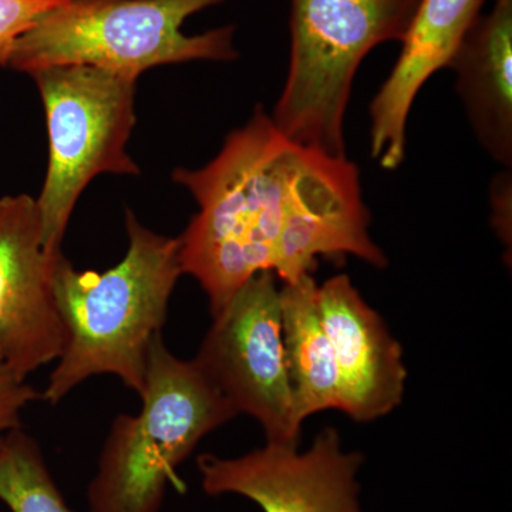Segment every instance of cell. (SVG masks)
Returning <instances> with one entry per match:
<instances>
[{"instance_id":"6da1fadb","label":"cell","mask_w":512,"mask_h":512,"mask_svg":"<svg viewBox=\"0 0 512 512\" xmlns=\"http://www.w3.org/2000/svg\"><path fill=\"white\" fill-rule=\"evenodd\" d=\"M299 150L258 107L210 164L174 170L200 205L180 237L181 268L200 282L212 316L252 276L274 272Z\"/></svg>"},{"instance_id":"7a4b0ae2","label":"cell","mask_w":512,"mask_h":512,"mask_svg":"<svg viewBox=\"0 0 512 512\" xmlns=\"http://www.w3.org/2000/svg\"><path fill=\"white\" fill-rule=\"evenodd\" d=\"M128 248L114 268L79 271L63 254L52 284L67 345L50 373L43 400L59 404L90 377H119L138 396L146 386L148 352L163 333L168 303L183 274L180 238L144 227L126 211Z\"/></svg>"},{"instance_id":"3957f363","label":"cell","mask_w":512,"mask_h":512,"mask_svg":"<svg viewBox=\"0 0 512 512\" xmlns=\"http://www.w3.org/2000/svg\"><path fill=\"white\" fill-rule=\"evenodd\" d=\"M140 413L111 424L87 488L89 512H160L177 468L205 436L237 417L194 360L174 356L163 333L148 352Z\"/></svg>"},{"instance_id":"277c9868","label":"cell","mask_w":512,"mask_h":512,"mask_svg":"<svg viewBox=\"0 0 512 512\" xmlns=\"http://www.w3.org/2000/svg\"><path fill=\"white\" fill-rule=\"evenodd\" d=\"M420 0H291V60L272 121L288 140L346 156L345 116L370 50L403 40Z\"/></svg>"},{"instance_id":"5b68a950","label":"cell","mask_w":512,"mask_h":512,"mask_svg":"<svg viewBox=\"0 0 512 512\" xmlns=\"http://www.w3.org/2000/svg\"><path fill=\"white\" fill-rule=\"evenodd\" d=\"M224 0H62L16 40L9 66L33 74L87 64L138 77L151 67L191 60H232L234 26L181 32L194 13Z\"/></svg>"},{"instance_id":"8992f818","label":"cell","mask_w":512,"mask_h":512,"mask_svg":"<svg viewBox=\"0 0 512 512\" xmlns=\"http://www.w3.org/2000/svg\"><path fill=\"white\" fill-rule=\"evenodd\" d=\"M46 110L49 165L37 198L43 249L62 254L76 202L100 174L138 175L126 151L136 124L138 77L87 64H66L30 74Z\"/></svg>"},{"instance_id":"52a82bcc","label":"cell","mask_w":512,"mask_h":512,"mask_svg":"<svg viewBox=\"0 0 512 512\" xmlns=\"http://www.w3.org/2000/svg\"><path fill=\"white\" fill-rule=\"evenodd\" d=\"M195 363L235 412L259 421L266 443L298 446L282 330L281 288L259 272L214 315Z\"/></svg>"},{"instance_id":"ba28073f","label":"cell","mask_w":512,"mask_h":512,"mask_svg":"<svg viewBox=\"0 0 512 512\" xmlns=\"http://www.w3.org/2000/svg\"><path fill=\"white\" fill-rule=\"evenodd\" d=\"M197 466L205 493L241 495L264 512H365L359 483L363 456L346 451L338 430L330 427L305 451L266 443L239 457L201 454Z\"/></svg>"},{"instance_id":"9c48e42d","label":"cell","mask_w":512,"mask_h":512,"mask_svg":"<svg viewBox=\"0 0 512 512\" xmlns=\"http://www.w3.org/2000/svg\"><path fill=\"white\" fill-rule=\"evenodd\" d=\"M369 222L359 168L348 157L301 146L274 274L291 284L312 275L319 256L353 255L383 268L387 258L370 238Z\"/></svg>"},{"instance_id":"30bf717a","label":"cell","mask_w":512,"mask_h":512,"mask_svg":"<svg viewBox=\"0 0 512 512\" xmlns=\"http://www.w3.org/2000/svg\"><path fill=\"white\" fill-rule=\"evenodd\" d=\"M56 256L43 249L36 200L0 198V362L23 379L57 362L66 349L52 284Z\"/></svg>"},{"instance_id":"8fae6325","label":"cell","mask_w":512,"mask_h":512,"mask_svg":"<svg viewBox=\"0 0 512 512\" xmlns=\"http://www.w3.org/2000/svg\"><path fill=\"white\" fill-rule=\"evenodd\" d=\"M316 296L338 367L340 412L360 423L392 413L407 380L399 342L348 275L318 285Z\"/></svg>"},{"instance_id":"7c38bea8","label":"cell","mask_w":512,"mask_h":512,"mask_svg":"<svg viewBox=\"0 0 512 512\" xmlns=\"http://www.w3.org/2000/svg\"><path fill=\"white\" fill-rule=\"evenodd\" d=\"M485 0H420L392 73L370 103V153L384 170L406 158L407 120L421 87L448 67Z\"/></svg>"},{"instance_id":"4fadbf2b","label":"cell","mask_w":512,"mask_h":512,"mask_svg":"<svg viewBox=\"0 0 512 512\" xmlns=\"http://www.w3.org/2000/svg\"><path fill=\"white\" fill-rule=\"evenodd\" d=\"M481 147L512 167V0L478 16L448 64Z\"/></svg>"},{"instance_id":"5bb4252c","label":"cell","mask_w":512,"mask_h":512,"mask_svg":"<svg viewBox=\"0 0 512 512\" xmlns=\"http://www.w3.org/2000/svg\"><path fill=\"white\" fill-rule=\"evenodd\" d=\"M316 293L318 284L312 275L281 288L286 367L293 413L301 426L312 414L339 410L338 367Z\"/></svg>"},{"instance_id":"9a60e30c","label":"cell","mask_w":512,"mask_h":512,"mask_svg":"<svg viewBox=\"0 0 512 512\" xmlns=\"http://www.w3.org/2000/svg\"><path fill=\"white\" fill-rule=\"evenodd\" d=\"M0 501L10 512H76L57 487L39 443L22 427L0 443Z\"/></svg>"},{"instance_id":"2e32d148","label":"cell","mask_w":512,"mask_h":512,"mask_svg":"<svg viewBox=\"0 0 512 512\" xmlns=\"http://www.w3.org/2000/svg\"><path fill=\"white\" fill-rule=\"evenodd\" d=\"M62 0H0V66L8 67L16 40Z\"/></svg>"},{"instance_id":"e0dca14e","label":"cell","mask_w":512,"mask_h":512,"mask_svg":"<svg viewBox=\"0 0 512 512\" xmlns=\"http://www.w3.org/2000/svg\"><path fill=\"white\" fill-rule=\"evenodd\" d=\"M42 399L28 380L0 362V443L10 430L20 427V416L30 403Z\"/></svg>"},{"instance_id":"ac0fdd59","label":"cell","mask_w":512,"mask_h":512,"mask_svg":"<svg viewBox=\"0 0 512 512\" xmlns=\"http://www.w3.org/2000/svg\"><path fill=\"white\" fill-rule=\"evenodd\" d=\"M491 201L494 208V227L504 244L511 239V171H504L495 178L491 187Z\"/></svg>"}]
</instances>
